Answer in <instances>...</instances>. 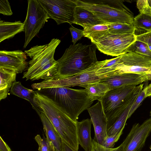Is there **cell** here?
<instances>
[{
  "label": "cell",
  "instance_id": "obj_1",
  "mask_svg": "<svg viewBox=\"0 0 151 151\" xmlns=\"http://www.w3.org/2000/svg\"><path fill=\"white\" fill-rule=\"evenodd\" d=\"M34 101L52 124L62 141L74 151H78L77 122L58 104L37 91H35Z\"/></svg>",
  "mask_w": 151,
  "mask_h": 151
},
{
  "label": "cell",
  "instance_id": "obj_2",
  "mask_svg": "<svg viewBox=\"0 0 151 151\" xmlns=\"http://www.w3.org/2000/svg\"><path fill=\"white\" fill-rule=\"evenodd\" d=\"M60 42L58 39L53 38L48 44L37 45L25 50L32 60L28 62L29 66L22 78L32 81L53 78L58 73V62L54 55Z\"/></svg>",
  "mask_w": 151,
  "mask_h": 151
},
{
  "label": "cell",
  "instance_id": "obj_3",
  "mask_svg": "<svg viewBox=\"0 0 151 151\" xmlns=\"http://www.w3.org/2000/svg\"><path fill=\"white\" fill-rule=\"evenodd\" d=\"M108 59L93 64L85 70L73 76L58 79H51L33 83L34 89L39 90L53 88H70L81 85L99 82L107 78L118 74L115 68L105 65Z\"/></svg>",
  "mask_w": 151,
  "mask_h": 151
},
{
  "label": "cell",
  "instance_id": "obj_4",
  "mask_svg": "<svg viewBox=\"0 0 151 151\" xmlns=\"http://www.w3.org/2000/svg\"><path fill=\"white\" fill-rule=\"evenodd\" d=\"M96 49L93 45L78 43L71 45L57 60L58 73L53 79L73 76L89 67L98 61Z\"/></svg>",
  "mask_w": 151,
  "mask_h": 151
},
{
  "label": "cell",
  "instance_id": "obj_5",
  "mask_svg": "<svg viewBox=\"0 0 151 151\" xmlns=\"http://www.w3.org/2000/svg\"><path fill=\"white\" fill-rule=\"evenodd\" d=\"M37 91L58 104L67 114L76 122L80 114L90 107L94 101L89 97L85 89L58 87Z\"/></svg>",
  "mask_w": 151,
  "mask_h": 151
},
{
  "label": "cell",
  "instance_id": "obj_6",
  "mask_svg": "<svg viewBox=\"0 0 151 151\" xmlns=\"http://www.w3.org/2000/svg\"><path fill=\"white\" fill-rule=\"evenodd\" d=\"M77 6L92 12L106 24L122 23L133 24V14L120 0H74Z\"/></svg>",
  "mask_w": 151,
  "mask_h": 151
},
{
  "label": "cell",
  "instance_id": "obj_7",
  "mask_svg": "<svg viewBox=\"0 0 151 151\" xmlns=\"http://www.w3.org/2000/svg\"><path fill=\"white\" fill-rule=\"evenodd\" d=\"M139 85L123 86L108 91L100 101L107 120V129L115 122L133 99L144 88Z\"/></svg>",
  "mask_w": 151,
  "mask_h": 151
},
{
  "label": "cell",
  "instance_id": "obj_8",
  "mask_svg": "<svg viewBox=\"0 0 151 151\" xmlns=\"http://www.w3.org/2000/svg\"><path fill=\"white\" fill-rule=\"evenodd\" d=\"M136 40L134 34H115L108 32L91 41L101 52L117 57L125 54L126 50Z\"/></svg>",
  "mask_w": 151,
  "mask_h": 151
},
{
  "label": "cell",
  "instance_id": "obj_9",
  "mask_svg": "<svg viewBox=\"0 0 151 151\" xmlns=\"http://www.w3.org/2000/svg\"><path fill=\"white\" fill-rule=\"evenodd\" d=\"M49 19L47 13L38 0H28L27 16L23 22L25 35L24 48L38 33Z\"/></svg>",
  "mask_w": 151,
  "mask_h": 151
},
{
  "label": "cell",
  "instance_id": "obj_10",
  "mask_svg": "<svg viewBox=\"0 0 151 151\" xmlns=\"http://www.w3.org/2000/svg\"><path fill=\"white\" fill-rule=\"evenodd\" d=\"M49 18L58 25L65 22L73 23L74 14L77 6L74 0H38Z\"/></svg>",
  "mask_w": 151,
  "mask_h": 151
},
{
  "label": "cell",
  "instance_id": "obj_11",
  "mask_svg": "<svg viewBox=\"0 0 151 151\" xmlns=\"http://www.w3.org/2000/svg\"><path fill=\"white\" fill-rule=\"evenodd\" d=\"M116 69L118 74L130 73L151 76V58L136 52L121 55Z\"/></svg>",
  "mask_w": 151,
  "mask_h": 151
},
{
  "label": "cell",
  "instance_id": "obj_12",
  "mask_svg": "<svg viewBox=\"0 0 151 151\" xmlns=\"http://www.w3.org/2000/svg\"><path fill=\"white\" fill-rule=\"evenodd\" d=\"M151 132V117L141 124L135 123L122 143L121 151H142Z\"/></svg>",
  "mask_w": 151,
  "mask_h": 151
},
{
  "label": "cell",
  "instance_id": "obj_13",
  "mask_svg": "<svg viewBox=\"0 0 151 151\" xmlns=\"http://www.w3.org/2000/svg\"><path fill=\"white\" fill-rule=\"evenodd\" d=\"M94 129V140L102 145L107 136V120L100 101L87 109Z\"/></svg>",
  "mask_w": 151,
  "mask_h": 151
},
{
  "label": "cell",
  "instance_id": "obj_14",
  "mask_svg": "<svg viewBox=\"0 0 151 151\" xmlns=\"http://www.w3.org/2000/svg\"><path fill=\"white\" fill-rule=\"evenodd\" d=\"M26 54L20 50L0 51V66L15 70L18 74L27 70L28 63Z\"/></svg>",
  "mask_w": 151,
  "mask_h": 151
},
{
  "label": "cell",
  "instance_id": "obj_15",
  "mask_svg": "<svg viewBox=\"0 0 151 151\" xmlns=\"http://www.w3.org/2000/svg\"><path fill=\"white\" fill-rule=\"evenodd\" d=\"M151 80V76L130 73H124L114 75L99 82L107 85L110 89L129 85L142 84Z\"/></svg>",
  "mask_w": 151,
  "mask_h": 151
},
{
  "label": "cell",
  "instance_id": "obj_16",
  "mask_svg": "<svg viewBox=\"0 0 151 151\" xmlns=\"http://www.w3.org/2000/svg\"><path fill=\"white\" fill-rule=\"evenodd\" d=\"M42 125L46 138L52 151H62V140L51 122L42 112L39 115Z\"/></svg>",
  "mask_w": 151,
  "mask_h": 151
},
{
  "label": "cell",
  "instance_id": "obj_17",
  "mask_svg": "<svg viewBox=\"0 0 151 151\" xmlns=\"http://www.w3.org/2000/svg\"><path fill=\"white\" fill-rule=\"evenodd\" d=\"M73 23L82 26L83 29L97 25L107 24L91 12L77 6L75 10Z\"/></svg>",
  "mask_w": 151,
  "mask_h": 151
},
{
  "label": "cell",
  "instance_id": "obj_18",
  "mask_svg": "<svg viewBox=\"0 0 151 151\" xmlns=\"http://www.w3.org/2000/svg\"><path fill=\"white\" fill-rule=\"evenodd\" d=\"M92 124L91 119H89L77 122L78 144L85 151H91V150L92 140L91 137Z\"/></svg>",
  "mask_w": 151,
  "mask_h": 151
},
{
  "label": "cell",
  "instance_id": "obj_19",
  "mask_svg": "<svg viewBox=\"0 0 151 151\" xmlns=\"http://www.w3.org/2000/svg\"><path fill=\"white\" fill-rule=\"evenodd\" d=\"M17 72L8 68L0 66V101L6 99L13 83Z\"/></svg>",
  "mask_w": 151,
  "mask_h": 151
},
{
  "label": "cell",
  "instance_id": "obj_20",
  "mask_svg": "<svg viewBox=\"0 0 151 151\" xmlns=\"http://www.w3.org/2000/svg\"><path fill=\"white\" fill-rule=\"evenodd\" d=\"M24 23L20 21L14 22L0 20V42L24 31Z\"/></svg>",
  "mask_w": 151,
  "mask_h": 151
},
{
  "label": "cell",
  "instance_id": "obj_21",
  "mask_svg": "<svg viewBox=\"0 0 151 151\" xmlns=\"http://www.w3.org/2000/svg\"><path fill=\"white\" fill-rule=\"evenodd\" d=\"M10 93L28 101L38 115L41 112L34 101L35 91L25 88L22 84L20 82L15 81L13 83L10 89Z\"/></svg>",
  "mask_w": 151,
  "mask_h": 151
},
{
  "label": "cell",
  "instance_id": "obj_22",
  "mask_svg": "<svg viewBox=\"0 0 151 151\" xmlns=\"http://www.w3.org/2000/svg\"><path fill=\"white\" fill-rule=\"evenodd\" d=\"M85 88L89 97L93 101H100L106 93L110 90L106 84L100 82L81 85Z\"/></svg>",
  "mask_w": 151,
  "mask_h": 151
},
{
  "label": "cell",
  "instance_id": "obj_23",
  "mask_svg": "<svg viewBox=\"0 0 151 151\" xmlns=\"http://www.w3.org/2000/svg\"><path fill=\"white\" fill-rule=\"evenodd\" d=\"M139 94L136 95L133 99L126 108L119 116L114 123L107 129L108 136H110L118 133L122 129L124 128L126 121L128 119L130 109Z\"/></svg>",
  "mask_w": 151,
  "mask_h": 151
},
{
  "label": "cell",
  "instance_id": "obj_24",
  "mask_svg": "<svg viewBox=\"0 0 151 151\" xmlns=\"http://www.w3.org/2000/svg\"><path fill=\"white\" fill-rule=\"evenodd\" d=\"M107 24L97 25L83 29L84 36L91 40L99 38L108 32L109 28Z\"/></svg>",
  "mask_w": 151,
  "mask_h": 151
},
{
  "label": "cell",
  "instance_id": "obj_25",
  "mask_svg": "<svg viewBox=\"0 0 151 151\" xmlns=\"http://www.w3.org/2000/svg\"><path fill=\"white\" fill-rule=\"evenodd\" d=\"M107 24L109 28L108 32L111 34H134L136 30L133 24L122 23H113Z\"/></svg>",
  "mask_w": 151,
  "mask_h": 151
},
{
  "label": "cell",
  "instance_id": "obj_26",
  "mask_svg": "<svg viewBox=\"0 0 151 151\" xmlns=\"http://www.w3.org/2000/svg\"><path fill=\"white\" fill-rule=\"evenodd\" d=\"M133 25L137 30H144L146 32L151 31V16L140 13L134 18Z\"/></svg>",
  "mask_w": 151,
  "mask_h": 151
},
{
  "label": "cell",
  "instance_id": "obj_27",
  "mask_svg": "<svg viewBox=\"0 0 151 151\" xmlns=\"http://www.w3.org/2000/svg\"><path fill=\"white\" fill-rule=\"evenodd\" d=\"M129 52L138 53L151 58V50L148 45L137 40L126 50L125 53Z\"/></svg>",
  "mask_w": 151,
  "mask_h": 151
},
{
  "label": "cell",
  "instance_id": "obj_28",
  "mask_svg": "<svg viewBox=\"0 0 151 151\" xmlns=\"http://www.w3.org/2000/svg\"><path fill=\"white\" fill-rule=\"evenodd\" d=\"M124 129H122L118 133L115 134L110 136L107 135L104 138L102 145L106 148H113L115 143L118 141L122 134Z\"/></svg>",
  "mask_w": 151,
  "mask_h": 151
},
{
  "label": "cell",
  "instance_id": "obj_29",
  "mask_svg": "<svg viewBox=\"0 0 151 151\" xmlns=\"http://www.w3.org/2000/svg\"><path fill=\"white\" fill-rule=\"evenodd\" d=\"M137 8L140 13L151 16V0H138L137 1Z\"/></svg>",
  "mask_w": 151,
  "mask_h": 151
},
{
  "label": "cell",
  "instance_id": "obj_30",
  "mask_svg": "<svg viewBox=\"0 0 151 151\" xmlns=\"http://www.w3.org/2000/svg\"><path fill=\"white\" fill-rule=\"evenodd\" d=\"M35 139L38 145V151H52L46 138H42L40 135L37 134Z\"/></svg>",
  "mask_w": 151,
  "mask_h": 151
},
{
  "label": "cell",
  "instance_id": "obj_31",
  "mask_svg": "<svg viewBox=\"0 0 151 151\" xmlns=\"http://www.w3.org/2000/svg\"><path fill=\"white\" fill-rule=\"evenodd\" d=\"M145 90L146 86L140 92L132 106L129 114L128 119L130 118L132 114L139 106L143 101L145 99Z\"/></svg>",
  "mask_w": 151,
  "mask_h": 151
},
{
  "label": "cell",
  "instance_id": "obj_32",
  "mask_svg": "<svg viewBox=\"0 0 151 151\" xmlns=\"http://www.w3.org/2000/svg\"><path fill=\"white\" fill-rule=\"evenodd\" d=\"M122 147V143L119 146L115 148H106L97 143L94 139H92L91 151H121Z\"/></svg>",
  "mask_w": 151,
  "mask_h": 151
},
{
  "label": "cell",
  "instance_id": "obj_33",
  "mask_svg": "<svg viewBox=\"0 0 151 151\" xmlns=\"http://www.w3.org/2000/svg\"><path fill=\"white\" fill-rule=\"evenodd\" d=\"M0 13L7 16H10L12 14L11 7L8 0H0Z\"/></svg>",
  "mask_w": 151,
  "mask_h": 151
},
{
  "label": "cell",
  "instance_id": "obj_34",
  "mask_svg": "<svg viewBox=\"0 0 151 151\" xmlns=\"http://www.w3.org/2000/svg\"><path fill=\"white\" fill-rule=\"evenodd\" d=\"M69 29L72 37V42L75 45L76 42L84 36L83 30L76 28L73 26H70Z\"/></svg>",
  "mask_w": 151,
  "mask_h": 151
},
{
  "label": "cell",
  "instance_id": "obj_35",
  "mask_svg": "<svg viewBox=\"0 0 151 151\" xmlns=\"http://www.w3.org/2000/svg\"><path fill=\"white\" fill-rule=\"evenodd\" d=\"M136 40L147 44L151 46V31L136 35Z\"/></svg>",
  "mask_w": 151,
  "mask_h": 151
},
{
  "label": "cell",
  "instance_id": "obj_36",
  "mask_svg": "<svg viewBox=\"0 0 151 151\" xmlns=\"http://www.w3.org/2000/svg\"><path fill=\"white\" fill-rule=\"evenodd\" d=\"M0 151H12L11 149L0 137Z\"/></svg>",
  "mask_w": 151,
  "mask_h": 151
},
{
  "label": "cell",
  "instance_id": "obj_37",
  "mask_svg": "<svg viewBox=\"0 0 151 151\" xmlns=\"http://www.w3.org/2000/svg\"><path fill=\"white\" fill-rule=\"evenodd\" d=\"M151 96V83L146 86L145 98Z\"/></svg>",
  "mask_w": 151,
  "mask_h": 151
},
{
  "label": "cell",
  "instance_id": "obj_38",
  "mask_svg": "<svg viewBox=\"0 0 151 151\" xmlns=\"http://www.w3.org/2000/svg\"><path fill=\"white\" fill-rule=\"evenodd\" d=\"M62 151H74L70 147L62 141Z\"/></svg>",
  "mask_w": 151,
  "mask_h": 151
},
{
  "label": "cell",
  "instance_id": "obj_39",
  "mask_svg": "<svg viewBox=\"0 0 151 151\" xmlns=\"http://www.w3.org/2000/svg\"><path fill=\"white\" fill-rule=\"evenodd\" d=\"M150 116H151V111H150Z\"/></svg>",
  "mask_w": 151,
  "mask_h": 151
},
{
  "label": "cell",
  "instance_id": "obj_40",
  "mask_svg": "<svg viewBox=\"0 0 151 151\" xmlns=\"http://www.w3.org/2000/svg\"><path fill=\"white\" fill-rule=\"evenodd\" d=\"M150 149L151 150V145H150Z\"/></svg>",
  "mask_w": 151,
  "mask_h": 151
}]
</instances>
